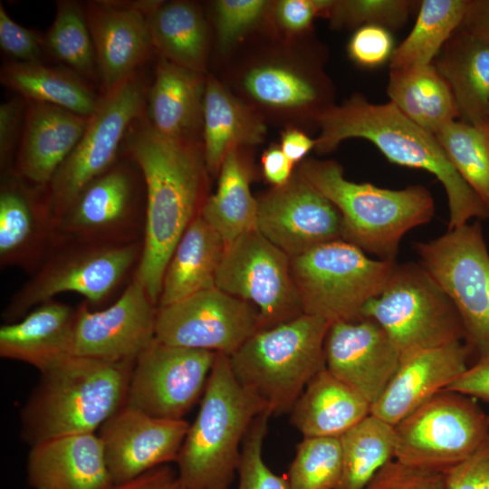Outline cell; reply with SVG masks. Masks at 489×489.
<instances>
[{"label": "cell", "instance_id": "obj_1", "mask_svg": "<svg viewBox=\"0 0 489 489\" xmlns=\"http://www.w3.org/2000/svg\"><path fill=\"white\" fill-rule=\"evenodd\" d=\"M146 189L144 239L134 276L156 304L167 264L183 234L208 197L202 141L175 139L155 130L144 114L123 140Z\"/></svg>", "mask_w": 489, "mask_h": 489}, {"label": "cell", "instance_id": "obj_2", "mask_svg": "<svg viewBox=\"0 0 489 489\" xmlns=\"http://www.w3.org/2000/svg\"><path fill=\"white\" fill-rule=\"evenodd\" d=\"M317 127L314 149L318 153H330L345 139L360 138L374 144L389 162L434 175L446 194L448 229L489 217V207L453 167L436 136L391 102L372 103L355 94L325 110Z\"/></svg>", "mask_w": 489, "mask_h": 489}, {"label": "cell", "instance_id": "obj_3", "mask_svg": "<svg viewBox=\"0 0 489 489\" xmlns=\"http://www.w3.org/2000/svg\"><path fill=\"white\" fill-rule=\"evenodd\" d=\"M310 40L262 34L230 62L223 82L266 122L317 127L335 104L334 89L322 49Z\"/></svg>", "mask_w": 489, "mask_h": 489}, {"label": "cell", "instance_id": "obj_4", "mask_svg": "<svg viewBox=\"0 0 489 489\" xmlns=\"http://www.w3.org/2000/svg\"><path fill=\"white\" fill-rule=\"evenodd\" d=\"M134 364L71 356L42 372L21 411L23 439L96 433L125 405Z\"/></svg>", "mask_w": 489, "mask_h": 489}, {"label": "cell", "instance_id": "obj_5", "mask_svg": "<svg viewBox=\"0 0 489 489\" xmlns=\"http://www.w3.org/2000/svg\"><path fill=\"white\" fill-rule=\"evenodd\" d=\"M295 171L337 208L341 240L378 259L396 261L403 236L435 214V200L420 185L388 189L353 182L331 159H303Z\"/></svg>", "mask_w": 489, "mask_h": 489}, {"label": "cell", "instance_id": "obj_6", "mask_svg": "<svg viewBox=\"0 0 489 489\" xmlns=\"http://www.w3.org/2000/svg\"><path fill=\"white\" fill-rule=\"evenodd\" d=\"M264 412L237 381L229 357L216 353L197 415L177 458L187 489H229L244 439Z\"/></svg>", "mask_w": 489, "mask_h": 489}, {"label": "cell", "instance_id": "obj_7", "mask_svg": "<svg viewBox=\"0 0 489 489\" xmlns=\"http://www.w3.org/2000/svg\"><path fill=\"white\" fill-rule=\"evenodd\" d=\"M331 323L302 314L254 333L229 357L240 385L270 417L290 413L312 379L326 368Z\"/></svg>", "mask_w": 489, "mask_h": 489}, {"label": "cell", "instance_id": "obj_8", "mask_svg": "<svg viewBox=\"0 0 489 489\" xmlns=\"http://www.w3.org/2000/svg\"><path fill=\"white\" fill-rule=\"evenodd\" d=\"M396 263L371 258L341 239L292 257L303 313L331 324L360 320L364 306L381 292Z\"/></svg>", "mask_w": 489, "mask_h": 489}, {"label": "cell", "instance_id": "obj_9", "mask_svg": "<svg viewBox=\"0 0 489 489\" xmlns=\"http://www.w3.org/2000/svg\"><path fill=\"white\" fill-rule=\"evenodd\" d=\"M362 318L378 322L401 356L465 341L454 304L419 262L396 263L381 292L364 306Z\"/></svg>", "mask_w": 489, "mask_h": 489}, {"label": "cell", "instance_id": "obj_10", "mask_svg": "<svg viewBox=\"0 0 489 489\" xmlns=\"http://www.w3.org/2000/svg\"><path fill=\"white\" fill-rule=\"evenodd\" d=\"M479 222L414 244L419 263L454 304L465 342L478 358L489 355V251Z\"/></svg>", "mask_w": 489, "mask_h": 489}, {"label": "cell", "instance_id": "obj_11", "mask_svg": "<svg viewBox=\"0 0 489 489\" xmlns=\"http://www.w3.org/2000/svg\"><path fill=\"white\" fill-rule=\"evenodd\" d=\"M394 427L396 460L444 474L468 458L489 436L488 415L476 399L446 390Z\"/></svg>", "mask_w": 489, "mask_h": 489}, {"label": "cell", "instance_id": "obj_12", "mask_svg": "<svg viewBox=\"0 0 489 489\" xmlns=\"http://www.w3.org/2000/svg\"><path fill=\"white\" fill-rule=\"evenodd\" d=\"M148 88L137 73L100 97L86 129L46 187L56 217L114 164L130 125L145 114Z\"/></svg>", "mask_w": 489, "mask_h": 489}, {"label": "cell", "instance_id": "obj_13", "mask_svg": "<svg viewBox=\"0 0 489 489\" xmlns=\"http://www.w3.org/2000/svg\"><path fill=\"white\" fill-rule=\"evenodd\" d=\"M72 247L53 254L14 297L5 310L9 321L23 316L30 308L52 301L62 292L84 296L99 303L110 294L139 263L142 243L74 242Z\"/></svg>", "mask_w": 489, "mask_h": 489}, {"label": "cell", "instance_id": "obj_14", "mask_svg": "<svg viewBox=\"0 0 489 489\" xmlns=\"http://www.w3.org/2000/svg\"><path fill=\"white\" fill-rule=\"evenodd\" d=\"M216 287L251 303L258 313L259 330L303 314L291 258L257 229L225 247Z\"/></svg>", "mask_w": 489, "mask_h": 489}, {"label": "cell", "instance_id": "obj_15", "mask_svg": "<svg viewBox=\"0 0 489 489\" xmlns=\"http://www.w3.org/2000/svg\"><path fill=\"white\" fill-rule=\"evenodd\" d=\"M216 357L155 338L135 361L125 405L155 417L182 419L202 398Z\"/></svg>", "mask_w": 489, "mask_h": 489}, {"label": "cell", "instance_id": "obj_16", "mask_svg": "<svg viewBox=\"0 0 489 489\" xmlns=\"http://www.w3.org/2000/svg\"><path fill=\"white\" fill-rule=\"evenodd\" d=\"M257 331L258 313L251 303L213 287L158 307L155 338L230 357Z\"/></svg>", "mask_w": 489, "mask_h": 489}, {"label": "cell", "instance_id": "obj_17", "mask_svg": "<svg viewBox=\"0 0 489 489\" xmlns=\"http://www.w3.org/2000/svg\"><path fill=\"white\" fill-rule=\"evenodd\" d=\"M134 170L114 164L89 183L56 217L57 241L125 243L135 237L139 187Z\"/></svg>", "mask_w": 489, "mask_h": 489}, {"label": "cell", "instance_id": "obj_18", "mask_svg": "<svg viewBox=\"0 0 489 489\" xmlns=\"http://www.w3.org/2000/svg\"><path fill=\"white\" fill-rule=\"evenodd\" d=\"M256 229L290 258L341 239L337 208L296 171L257 198Z\"/></svg>", "mask_w": 489, "mask_h": 489}, {"label": "cell", "instance_id": "obj_19", "mask_svg": "<svg viewBox=\"0 0 489 489\" xmlns=\"http://www.w3.org/2000/svg\"><path fill=\"white\" fill-rule=\"evenodd\" d=\"M134 276L110 307L76 309L73 356L107 361H136L155 340L158 308Z\"/></svg>", "mask_w": 489, "mask_h": 489}, {"label": "cell", "instance_id": "obj_20", "mask_svg": "<svg viewBox=\"0 0 489 489\" xmlns=\"http://www.w3.org/2000/svg\"><path fill=\"white\" fill-rule=\"evenodd\" d=\"M189 424L155 417L124 405L98 434L113 484L176 462Z\"/></svg>", "mask_w": 489, "mask_h": 489}, {"label": "cell", "instance_id": "obj_21", "mask_svg": "<svg viewBox=\"0 0 489 489\" xmlns=\"http://www.w3.org/2000/svg\"><path fill=\"white\" fill-rule=\"evenodd\" d=\"M324 355L326 369L371 406L383 394L401 360L384 329L369 318L331 323Z\"/></svg>", "mask_w": 489, "mask_h": 489}, {"label": "cell", "instance_id": "obj_22", "mask_svg": "<svg viewBox=\"0 0 489 489\" xmlns=\"http://www.w3.org/2000/svg\"><path fill=\"white\" fill-rule=\"evenodd\" d=\"M149 1H94L85 11L103 92L135 75L154 50Z\"/></svg>", "mask_w": 489, "mask_h": 489}, {"label": "cell", "instance_id": "obj_23", "mask_svg": "<svg viewBox=\"0 0 489 489\" xmlns=\"http://www.w3.org/2000/svg\"><path fill=\"white\" fill-rule=\"evenodd\" d=\"M471 353L460 340L401 356L396 373L370 413L397 425L464 373Z\"/></svg>", "mask_w": 489, "mask_h": 489}, {"label": "cell", "instance_id": "obj_24", "mask_svg": "<svg viewBox=\"0 0 489 489\" xmlns=\"http://www.w3.org/2000/svg\"><path fill=\"white\" fill-rule=\"evenodd\" d=\"M34 189L15 172L5 177L0 191V261L2 265L29 267L40 262L57 242L56 221L46 189Z\"/></svg>", "mask_w": 489, "mask_h": 489}, {"label": "cell", "instance_id": "obj_25", "mask_svg": "<svg viewBox=\"0 0 489 489\" xmlns=\"http://www.w3.org/2000/svg\"><path fill=\"white\" fill-rule=\"evenodd\" d=\"M25 101L15 173L46 188L82 137L89 118L52 104Z\"/></svg>", "mask_w": 489, "mask_h": 489}, {"label": "cell", "instance_id": "obj_26", "mask_svg": "<svg viewBox=\"0 0 489 489\" xmlns=\"http://www.w3.org/2000/svg\"><path fill=\"white\" fill-rule=\"evenodd\" d=\"M26 473L33 489H109L113 484L96 433L63 436L31 446Z\"/></svg>", "mask_w": 489, "mask_h": 489}, {"label": "cell", "instance_id": "obj_27", "mask_svg": "<svg viewBox=\"0 0 489 489\" xmlns=\"http://www.w3.org/2000/svg\"><path fill=\"white\" fill-rule=\"evenodd\" d=\"M206 76L159 57L146 97L151 127L170 139L202 141Z\"/></svg>", "mask_w": 489, "mask_h": 489}, {"label": "cell", "instance_id": "obj_28", "mask_svg": "<svg viewBox=\"0 0 489 489\" xmlns=\"http://www.w3.org/2000/svg\"><path fill=\"white\" fill-rule=\"evenodd\" d=\"M76 309L43 302L17 322L0 328V356L27 363L41 373L73 356Z\"/></svg>", "mask_w": 489, "mask_h": 489}, {"label": "cell", "instance_id": "obj_29", "mask_svg": "<svg viewBox=\"0 0 489 489\" xmlns=\"http://www.w3.org/2000/svg\"><path fill=\"white\" fill-rule=\"evenodd\" d=\"M266 120L223 82L207 73L204 98L202 144L208 172L218 175L232 146L249 148L264 142Z\"/></svg>", "mask_w": 489, "mask_h": 489}, {"label": "cell", "instance_id": "obj_30", "mask_svg": "<svg viewBox=\"0 0 489 489\" xmlns=\"http://www.w3.org/2000/svg\"><path fill=\"white\" fill-rule=\"evenodd\" d=\"M371 405L357 391L322 369L308 383L290 411L303 437L339 438L370 414Z\"/></svg>", "mask_w": 489, "mask_h": 489}, {"label": "cell", "instance_id": "obj_31", "mask_svg": "<svg viewBox=\"0 0 489 489\" xmlns=\"http://www.w3.org/2000/svg\"><path fill=\"white\" fill-rule=\"evenodd\" d=\"M219 234L202 217H196L175 247L167 264L158 307L216 287V276L225 251Z\"/></svg>", "mask_w": 489, "mask_h": 489}, {"label": "cell", "instance_id": "obj_32", "mask_svg": "<svg viewBox=\"0 0 489 489\" xmlns=\"http://www.w3.org/2000/svg\"><path fill=\"white\" fill-rule=\"evenodd\" d=\"M147 16L154 50L179 66L207 73L210 33L195 2L150 1Z\"/></svg>", "mask_w": 489, "mask_h": 489}, {"label": "cell", "instance_id": "obj_33", "mask_svg": "<svg viewBox=\"0 0 489 489\" xmlns=\"http://www.w3.org/2000/svg\"><path fill=\"white\" fill-rule=\"evenodd\" d=\"M435 66L454 95L459 120L489 121V46L457 29L441 49Z\"/></svg>", "mask_w": 489, "mask_h": 489}, {"label": "cell", "instance_id": "obj_34", "mask_svg": "<svg viewBox=\"0 0 489 489\" xmlns=\"http://www.w3.org/2000/svg\"><path fill=\"white\" fill-rule=\"evenodd\" d=\"M244 149L232 146L219 173L217 187L209 195L202 217L219 234L227 246L240 235L256 229L257 198L251 192L253 169Z\"/></svg>", "mask_w": 489, "mask_h": 489}, {"label": "cell", "instance_id": "obj_35", "mask_svg": "<svg viewBox=\"0 0 489 489\" xmlns=\"http://www.w3.org/2000/svg\"><path fill=\"white\" fill-rule=\"evenodd\" d=\"M387 93L402 114L434 135L459 120L452 91L434 63L390 70Z\"/></svg>", "mask_w": 489, "mask_h": 489}, {"label": "cell", "instance_id": "obj_36", "mask_svg": "<svg viewBox=\"0 0 489 489\" xmlns=\"http://www.w3.org/2000/svg\"><path fill=\"white\" fill-rule=\"evenodd\" d=\"M0 81L24 101L52 104L86 118L94 113L101 97L65 66L9 62L1 68Z\"/></svg>", "mask_w": 489, "mask_h": 489}, {"label": "cell", "instance_id": "obj_37", "mask_svg": "<svg viewBox=\"0 0 489 489\" xmlns=\"http://www.w3.org/2000/svg\"><path fill=\"white\" fill-rule=\"evenodd\" d=\"M341 475L336 489H364L395 459V427L371 413L339 437Z\"/></svg>", "mask_w": 489, "mask_h": 489}, {"label": "cell", "instance_id": "obj_38", "mask_svg": "<svg viewBox=\"0 0 489 489\" xmlns=\"http://www.w3.org/2000/svg\"><path fill=\"white\" fill-rule=\"evenodd\" d=\"M469 0H423L409 34L394 49L390 70L433 63L441 49L460 26Z\"/></svg>", "mask_w": 489, "mask_h": 489}, {"label": "cell", "instance_id": "obj_39", "mask_svg": "<svg viewBox=\"0 0 489 489\" xmlns=\"http://www.w3.org/2000/svg\"><path fill=\"white\" fill-rule=\"evenodd\" d=\"M44 44L55 59L80 76L91 80L99 77L86 11L78 2H56L55 16Z\"/></svg>", "mask_w": 489, "mask_h": 489}, {"label": "cell", "instance_id": "obj_40", "mask_svg": "<svg viewBox=\"0 0 489 489\" xmlns=\"http://www.w3.org/2000/svg\"><path fill=\"white\" fill-rule=\"evenodd\" d=\"M435 136L458 174L489 207V121L472 125L456 120Z\"/></svg>", "mask_w": 489, "mask_h": 489}, {"label": "cell", "instance_id": "obj_41", "mask_svg": "<svg viewBox=\"0 0 489 489\" xmlns=\"http://www.w3.org/2000/svg\"><path fill=\"white\" fill-rule=\"evenodd\" d=\"M268 0H216L211 4L216 43L221 57L229 59L240 46L268 34Z\"/></svg>", "mask_w": 489, "mask_h": 489}, {"label": "cell", "instance_id": "obj_42", "mask_svg": "<svg viewBox=\"0 0 489 489\" xmlns=\"http://www.w3.org/2000/svg\"><path fill=\"white\" fill-rule=\"evenodd\" d=\"M341 475L339 438L303 437L286 479L288 489H336Z\"/></svg>", "mask_w": 489, "mask_h": 489}, {"label": "cell", "instance_id": "obj_43", "mask_svg": "<svg viewBox=\"0 0 489 489\" xmlns=\"http://www.w3.org/2000/svg\"><path fill=\"white\" fill-rule=\"evenodd\" d=\"M418 4L410 0H331L324 18L336 29L356 30L364 25L398 29Z\"/></svg>", "mask_w": 489, "mask_h": 489}, {"label": "cell", "instance_id": "obj_44", "mask_svg": "<svg viewBox=\"0 0 489 489\" xmlns=\"http://www.w3.org/2000/svg\"><path fill=\"white\" fill-rule=\"evenodd\" d=\"M269 417L266 413L260 414L244 439L237 470V489H288L286 476L273 473L264 460L263 446Z\"/></svg>", "mask_w": 489, "mask_h": 489}, {"label": "cell", "instance_id": "obj_45", "mask_svg": "<svg viewBox=\"0 0 489 489\" xmlns=\"http://www.w3.org/2000/svg\"><path fill=\"white\" fill-rule=\"evenodd\" d=\"M331 0L271 1L268 34L286 40L309 36L316 18L325 17Z\"/></svg>", "mask_w": 489, "mask_h": 489}, {"label": "cell", "instance_id": "obj_46", "mask_svg": "<svg viewBox=\"0 0 489 489\" xmlns=\"http://www.w3.org/2000/svg\"><path fill=\"white\" fill-rule=\"evenodd\" d=\"M394 49L391 33L379 25L357 28L347 45L350 59L364 68H374L389 62Z\"/></svg>", "mask_w": 489, "mask_h": 489}, {"label": "cell", "instance_id": "obj_47", "mask_svg": "<svg viewBox=\"0 0 489 489\" xmlns=\"http://www.w3.org/2000/svg\"><path fill=\"white\" fill-rule=\"evenodd\" d=\"M364 489H447L445 474L403 464L396 459L384 465Z\"/></svg>", "mask_w": 489, "mask_h": 489}, {"label": "cell", "instance_id": "obj_48", "mask_svg": "<svg viewBox=\"0 0 489 489\" xmlns=\"http://www.w3.org/2000/svg\"><path fill=\"white\" fill-rule=\"evenodd\" d=\"M0 46L21 62L43 63L44 37L15 23L0 4Z\"/></svg>", "mask_w": 489, "mask_h": 489}, {"label": "cell", "instance_id": "obj_49", "mask_svg": "<svg viewBox=\"0 0 489 489\" xmlns=\"http://www.w3.org/2000/svg\"><path fill=\"white\" fill-rule=\"evenodd\" d=\"M447 489H489V436L465 460L445 473Z\"/></svg>", "mask_w": 489, "mask_h": 489}, {"label": "cell", "instance_id": "obj_50", "mask_svg": "<svg viewBox=\"0 0 489 489\" xmlns=\"http://www.w3.org/2000/svg\"><path fill=\"white\" fill-rule=\"evenodd\" d=\"M25 101L13 99L0 106V162L5 169L23 129Z\"/></svg>", "mask_w": 489, "mask_h": 489}, {"label": "cell", "instance_id": "obj_51", "mask_svg": "<svg viewBox=\"0 0 489 489\" xmlns=\"http://www.w3.org/2000/svg\"><path fill=\"white\" fill-rule=\"evenodd\" d=\"M445 390L489 402V355L478 358Z\"/></svg>", "mask_w": 489, "mask_h": 489}, {"label": "cell", "instance_id": "obj_52", "mask_svg": "<svg viewBox=\"0 0 489 489\" xmlns=\"http://www.w3.org/2000/svg\"><path fill=\"white\" fill-rule=\"evenodd\" d=\"M109 489H187L177 472L168 465L153 468L129 481L112 484Z\"/></svg>", "mask_w": 489, "mask_h": 489}, {"label": "cell", "instance_id": "obj_53", "mask_svg": "<svg viewBox=\"0 0 489 489\" xmlns=\"http://www.w3.org/2000/svg\"><path fill=\"white\" fill-rule=\"evenodd\" d=\"M294 163L287 158L280 146L272 144L263 153L261 158L262 172L272 187L286 184L293 176Z\"/></svg>", "mask_w": 489, "mask_h": 489}, {"label": "cell", "instance_id": "obj_54", "mask_svg": "<svg viewBox=\"0 0 489 489\" xmlns=\"http://www.w3.org/2000/svg\"><path fill=\"white\" fill-rule=\"evenodd\" d=\"M458 29L489 46V0H469Z\"/></svg>", "mask_w": 489, "mask_h": 489}, {"label": "cell", "instance_id": "obj_55", "mask_svg": "<svg viewBox=\"0 0 489 489\" xmlns=\"http://www.w3.org/2000/svg\"><path fill=\"white\" fill-rule=\"evenodd\" d=\"M280 148L294 164L303 160L315 148V139H312L303 129L287 127L282 131Z\"/></svg>", "mask_w": 489, "mask_h": 489}, {"label": "cell", "instance_id": "obj_56", "mask_svg": "<svg viewBox=\"0 0 489 489\" xmlns=\"http://www.w3.org/2000/svg\"><path fill=\"white\" fill-rule=\"evenodd\" d=\"M488 422H489V415H488Z\"/></svg>", "mask_w": 489, "mask_h": 489}]
</instances>
